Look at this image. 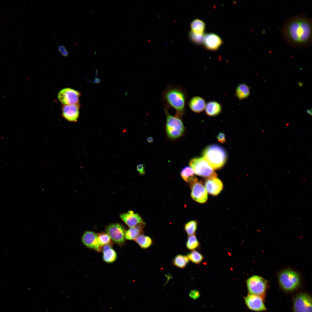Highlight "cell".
<instances>
[{
  "label": "cell",
  "mask_w": 312,
  "mask_h": 312,
  "mask_svg": "<svg viewBox=\"0 0 312 312\" xmlns=\"http://www.w3.org/2000/svg\"><path fill=\"white\" fill-rule=\"evenodd\" d=\"M282 37L290 46L298 49L310 46L312 39V22L309 17L303 15L291 16L284 24Z\"/></svg>",
  "instance_id": "obj_1"
},
{
  "label": "cell",
  "mask_w": 312,
  "mask_h": 312,
  "mask_svg": "<svg viewBox=\"0 0 312 312\" xmlns=\"http://www.w3.org/2000/svg\"><path fill=\"white\" fill-rule=\"evenodd\" d=\"M164 109L168 110L170 108L176 111V115L181 117L185 113L187 94L182 86L174 84L167 85L163 90L161 95Z\"/></svg>",
  "instance_id": "obj_2"
},
{
  "label": "cell",
  "mask_w": 312,
  "mask_h": 312,
  "mask_svg": "<svg viewBox=\"0 0 312 312\" xmlns=\"http://www.w3.org/2000/svg\"><path fill=\"white\" fill-rule=\"evenodd\" d=\"M203 157L213 169L221 168L225 164L227 155L225 150L216 144L208 146L203 152Z\"/></svg>",
  "instance_id": "obj_3"
},
{
  "label": "cell",
  "mask_w": 312,
  "mask_h": 312,
  "mask_svg": "<svg viewBox=\"0 0 312 312\" xmlns=\"http://www.w3.org/2000/svg\"><path fill=\"white\" fill-rule=\"evenodd\" d=\"M278 277L280 286L286 291H294L300 286L301 279L299 273L291 268H286L281 271Z\"/></svg>",
  "instance_id": "obj_4"
},
{
  "label": "cell",
  "mask_w": 312,
  "mask_h": 312,
  "mask_svg": "<svg viewBox=\"0 0 312 312\" xmlns=\"http://www.w3.org/2000/svg\"><path fill=\"white\" fill-rule=\"evenodd\" d=\"M166 116V131L168 137L171 139H176L180 137L184 131V127L181 117L173 116L164 109Z\"/></svg>",
  "instance_id": "obj_5"
},
{
  "label": "cell",
  "mask_w": 312,
  "mask_h": 312,
  "mask_svg": "<svg viewBox=\"0 0 312 312\" xmlns=\"http://www.w3.org/2000/svg\"><path fill=\"white\" fill-rule=\"evenodd\" d=\"M189 165L195 174L198 175L211 179L217 177V174L203 157L192 159Z\"/></svg>",
  "instance_id": "obj_6"
},
{
  "label": "cell",
  "mask_w": 312,
  "mask_h": 312,
  "mask_svg": "<svg viewBox=\"0 0 312 312\" xmlns=\"http://www.w3.org/2000/svg\"><path fill=\"white\" fill-rule=\"evenodd\" d=\"M249 294L259 296L263 298L268 287V281L259 276L253 275L246 281Z\"/></svg>",
  "instance_id": "obj_7"
},
{
  "label": "cell",
  "mask_w": 312,
  "mask_h": 312,
  "mask_svg": "<svg viewBox=\"0 0 312 312\" xmlns=\"http://www.w3.org/2000/svg\"><path fill=\"white\" fill-rule=\"evenodd\" d=\"M311 296L308 294L302 292L297 294L293 300L294 312H312Z\"/></svg>",
  "instance_id": "obj_8"
},
{
  "label": "cell",
  "mask_w": 312,
  "mask_h": 312,
  "mask_svg": "<svg viewBox=\"0 0 312 312\" xmlns=\"http://www.w3.org/2000/svg\"><path fill=\"white\" fill-rule=\"evenodd\" d=\"M105 231L114 242L120 246L124 244L126 231L122 225L117 223L112 224L107 226Z\"/></svg>",
  "instance_id": "obj_9"
},
{
  "label": "cell",
  "mask_w": 312,
  "mask_h": 312,
  "mask_svg": "<svg viewBox=\"0 0 312 312\" xmlns=\"http://www.w3.org/2000/svg\"><path fill=\"white\" fill-rule=\"evenodd\" d=\"M81 95L77 91L70 88H64L59 92L58 98L64 105L79 104V98Z\"/></svg>",
  "instance_id": "obj_10"
},
{
  "label": "cell",
  "mask_w": 312,
  "mask_h": 312,
  "mask_svg": "<svg viewBox=\"0 0 312 312\" xmlns=\"http://www.w3.org/2000/svg\"><path fill=\"white\" fill-rule=\"evenodd\" d=\"M191 196L194 200L202 203L206 202L208 194L202 181H198L191 183Z\"/></svg>",
  "instance_id": "obj_11"
},
{
  "label": "cell",
  "mask_w": 312,
  "mask_h": 312,
  "mask_svg": "<svg viewBox=\"0 0 312 312\" xmlns=\"http://www.w3.org/2000/svg\"><path fill=\"white\" fill-rule=\"evenodd\" d=\"M244 299L246 305L250 310L261 311L266 310L263 298L259 296L249 293Z\"/></svg>",
  "instance_id": "obj_12"
},
{
  "label": "cell",
  "mask_w": 312,
  "mask_h": 312,
  "mask_svg": "<svg viewBox=\"0 0 312 312\" xmlns=\"http://www.w3.org/2000/svg\"><path fill=\"white\" fill-rule=\"evenodd\" d=\"M81 239L82 243L86 247L97 252H102V247L98 242L96 233L92 231H86L83 234Z\"/></svg>",
  "instance_id": "obj_13"
},
{
  "label": "cell",
  "mask_w": 312,
  "mask_h": 312,
  "mask_svg": "<svg viewBox=\"0 0 312 312\" xmlns=\"http://www.w3.org/2000/svg\"><path fill=\"white\" fill-rule=\"evenodd\" d=\"M79 104L63 105L62 107V117L68 121L77 122L79 115Z\"/></svg>",
  "instance_id": "obj_14"
},
{
  "label": "cell",
  "mask_w": 312,
  "mask_h": 312,
  "mask_svg": "<svg viewBox=\"0 0 312 312\" xmlns=\"http://www.w3.org/2000/svg\"><path fill=\"white\" fill-rule=\"evenodd\" d=\"M203 42L207 49L215 51L217 50L222 43L221 38L213 33H209L204 35Z\"/></svg>",
  "instance_id": "obj_15"
},
{
  "label": "cell",
  "mask_w": 312,
  "mask_h": 312,
  "mask_svg": "<svg viewBox=\"0 0 312 312\" xmlns=\"http://www.w3.org/2000/svg\"><path fill=\"white\" fill-rule=\"evenodd\" d=\"M205 185L208 193L214 196L219 194L223 188L222 182L217 177L207 179L205 182Z\"/></svg>",
  "instance_id": "obj_16"
},
{
  "label": "cell",
  "mask_w": 312,
  "mask_h": 312,
  "mask_svg": "<svg viewBox=\"0 0 312 312\" xmlns=\"http://www.w3.org/2000/svg\"><path fill=\"white\" fill-rule=\"evenodd\" d=\"M120 217L130 228L134 227L139 223L144 222L139 215L131 211L120 214Z\"/></svg>",
  "instance_id": "obj_17"
},
{
  "label": "cell",
  "mask_w": 312,
  "mask_h": 312,
  "mask_svg": "<svg viewBox=\"0 0 312 312\" xmlns=\"http://www.w3.org/2000/svg\"><path fill=\"white\" fill-rule=\"evenodd\" d=\"M188 105L192 112L199 113L205 110L206 103L203 98L196 96L191 98L188 103Z\"/></svg>",
  "instance_id": "obj_18"
},
{
  "label": "cell",
  "mask_w": 312,
  "mask_h": 312,
  "mask_svg": "<svg viewBox=\"0 0 312 312\" xmlns=\"http://www.w3.org/2000/svg\"><path fill=\"white\" fill-rule=\"evenodd\" d=\"M111 244L104 245L102 247V252H103V261L108 263L114 262L117 257V253L112 248Z\"/></svg>",
  "instance_id": "obj_19"
},
{
  "label": "cell",
  "mask_w": 312,
  "mask_h": 312,
  "mask_svg": "<svg viewBox=\"0 0 312 312\" xmlns=\"http://www.w3.org/2000/svg\"><path fill=\"white\" fill-rule=\"evenodd\" d=\"M145 224V223L143 222L139 223L134 227L130 228L126 231L125 239L133 240L139 235L142 234L143 233L142 229Z\"/></svg>",
  "instance_id": "obj_20"
},
{
  "label": "cell",
  "mask_w": 312,
  "mask_h": 312,
  "mask_svg": "<svg viewBox=\"0 0 312 312\" xmlns=\"http://www.w3.org/2000/svg\"><path fill=\"white\" fill-rule=\"evenodd\" d=\"M205 109L207 115L214 116L218 115L221 112L222 107L221 104L218 102L211 101L206 104Z\"/></svg>",
  "instance_id": "obj_21"
},
{
  "label": "cell",
  "mask_w": 312,
  "mask_h": 312,
  "mask_svg": "<svg viewBox=\"0 0 312 312\" xmlns=\"http://www.w3.org/2000/svg\"><path fill=\"white\" fill-rule=\"evenodd\" d=\"M180 175L182 178L188 183H192L198 181L192 169L189 166L184 167L181 170Z\"/></svg>",
  "instance_id": "obj_22"
},
{
  "label": "cell",
  "mask_w": 312,
  "mask_h": 312,
  "mask_svg": "<svg viewBox=\"0 0 312 312\" xmlns=\"http://www.w3.org/2000/svg\"><path fill=\"white\" fill-rule=\"evenodd\" d=\"M250 94V88L245 83H240L236 88V96L240 100L247 98L249 96Z\"/></svg>",
  "instance_id": "obj_23"
},
{
  "label": "cell",
  "mask_w": 312,
  "mask_h": 312,
  "mask_svg": "<svg viewBox=\"0 0 312 312\" xmlns=\"http://www.w3.org/2000/svg\"><path fill=\"white\" fill-rule=\"evenodd\" d=\"M191 32L195 34L204 35L205 29V23L200 20L197 19L193 20L190 25Z\"/></svg>",
  "instance_id": "obj_24"
},
{
  "label": "cell",
  "mask_w": 312,
  "mask_h": 312,
  "mask_svg": "<svg viewBox=\"0 0 312 312\" xmlns=\"http://www.w3.org/2000/svg\"><path fill=\"white\" fill-rule=\"evenodd\" d=\"M134 240L141 248L143 249L148 248L153 243L152 240L150 237L142 234L138 236Z\"/></svg>",
  "instance_id": "obj_25"
},
{
  "label": "cell",
  "mask_w": 312,
  "mask_h": 312,
  "mask_svg": "<svg viewBox=\"0 0 312 312\" xmlns=\"http://www.w3.org/2000/svg\"><path fill=\"white\" fill-rule=\"evenodd\" d=\"M189 262V259L187 256L178 255L174 258L173 261V264L177 267L183 268Z\"/></svg>",
  "instance_id": "obj_26"
},
{
  "label": "cell",
  "mask_w": 312,
  "mask_h": 312,
  "mask_svg": "<svg viewBox=\"0 0 312 312\" xmlns=\"http://www.w3.org/2000/svg\"><path fill=\"white\" fill-rule=\"evenodd\" d=\"M97 236L98 242L101 246L108 244L112 245V240L106 233L101 232L98 233Z\"/></svg>",
  "instance_id": "obj_27"
},
{
  "label": "cell",
  "mask_w": 312,
  "mask_h": 312,
  "mask_svg": "<svg viewBox=\"0 0 312 312\" xmlns=\"http://www.w3.org/2000/svg\"><path fill=\"white\" fill-rule=\"evenodd\" d=\"M188 259L194 263L199 264L203 260L202 255L196 250H194L187 254Z\"/></svg>",
  "instance_id": "obj_28"
},
{
  "label": "cell",
  "mask_w": 312,
  "mask_h": 312,
  "mask_svg": "<svg viewBox=\"0 0 312 312\" xmlns=\"http://www.w3.org/2000/svg\"><path fill=\"white\" fill-rule=\"evenodd\" d=\"M200 244L195 235L189 236L186 242V246L189 250H193L198 248Z\"/></svg>",
  "instance_id": "obj_29"
},
{
  "label": "cell",
  "mask_w": 312,
  "mask_h": 312,
  "mask_svg": "<svg viewBox=\"0 0 312 312\" xmlns=\"http://www.w3.org/2000/svg\"><path fill=\"white\" fill-rule=\"evenodd\" d=\"M197 224L194 220L190 221L186 223L184 226V229L187 233L189 236L194 235L196 230Z\"/></svg>",
  "instance_id": "obj_30"
},
{
  "label": "cell",
  "mask_w": 312,
  "mask_h": 312,
  "mask_svg": "<svg viewBox=\"0 0 312 312\" xmlns=\"http://www.w3.org/2000/svg\"><path fill=\"white\" fill-rule=\"evenodd\" d=\"M204 35H196L191 32L190 34L191 39L193 42L198 44H200L203 42Z\"/></svg>",
  "instance_id": "obj_31"
},
{
  "label": "cell",
  "mask_w": 312,
  "mask_h": 312,
  "mask_svg": "<svg viewBox=\"0 0 312 312\" xmlns=\"http://www.w3.org/2000/svg\"><path fill=\"white\" fill-rule=\"evenodd\" d=\"M189 295L190 298L195 300L199 298L200 296V294L198 290L193 289L190 291Z\"/></svg>",
  "instance_id": "obj_32"
},
{
  "label": "cell",
  "mask_w": 312,
  "mask_h": 312,
  "mask_svg": "<svg viewBox=\"0 0 312 312\" xmlns=\"http://www.w3.org/2000/svg\"><path fill=\"white\" fill-rule=\"evenodd\" d=\"M58 49L59 52L63 56L67 57L68 54V52L65 47L62 45L59 46Z\"/></svg>",
  "instance_id": "obj_33"
},
{
  "label": "cell",
  "mask_w": 312,
  "mask_h": 312,
  "mask_svg": "<svg viewBox=\"0 0 312 312\" xmlns=\"http://www.w3.org/2000/svg\"><path fill=\"white\" fill-rule=\"evenodd\" d=\"M137 170L141 175H143L145 173V166L143 164L138 165L137 166Z\"/></svg>",
  "instance_id": "obj_34"
},
{
  "label": "cell",
  "mask_w": 312,
  "mask_h": 312,
  "mask_svg": "<svg viewBox=\"0 0 312 312\" xmlns=\"http://www.w3.org/2000/svg\"><path fill=\"white\" fill-rule=\"evenodd\" d=\"M218 140L221 143H224L226 141V138L225 134L222 133H220L217 136Z\"/></svg>",
  "instance_id": "obj_35"
},
{
  "label": "cell",
  "mask_w": 312,
  "mask_h": 312,
  "mask_svg": "<svg viewBox=\"0 0 312 312\" xmlns=\"http://www.w3.org/2000/svg\"><path fill=\"white\" fill-rule=\"evenodd\" d=\"M147 141L149 143H151L153 141V139L152 137H148L147 138Z\"/></svg>",
  "instance_id": "obj_36"
}]
</instances>
